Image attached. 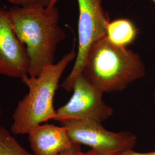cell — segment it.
Returning <instances> with one entry per match:
<instances>
[{
	"label": "cell",
	"instance_id": "1",
	"mask_svg": "<svg viewBox=\"0 0 155 155\" xmlns=\"http://www.w3.org/2000/svg\"><path fill=\"white\" fill-rule=\"evenodd\" d=\"M8 11L13 29L28 54V75L38 77L45 67L55 63L57 47L66 38L59 25V11L55 5L14 6Z\"/></svg>",
	"mask_w": 155,
	"mask_h": 155
},
{
	"label": "cell",
	"instance_id": "2",
	"mask_svg": "<svg viewBox=\"0 0 155 155\" xmlns=\"http://www.w3.org/2000/svg\"><path fill=\"white\" fill-rule=\"evenodd\" d=\"M82 74L102 93L121 91L146 74L139 54L110 43L106 35L90 50Z\"/></svg>",
	"mask_w": 155,
	"mask_h": 155
},
{
	"label": "cell",
	"instance_id": "3",
	"mask_svg": "<svg viewBox=\"0 0 155 155\" xmlns=\"http://www.w3.org/2000/svg\"><path fill=\"white\" fill-rule=\"evenodd\" d=\"M76 56L75 49L72 48L56 63L45 67L38 77L25 75L21 79L29 91L19 101L13 112L12 133L28 134L42 123L55 119L54 99L59 81Z\"/></svg>",
	"mask_w": 155,
	"mask_h": 155
},
{
	"label": "cell",
	"instance_id": "4",
	"mask_svg": "<svg viewBox=\"0 0 155 155\" xmlns=\"http://www.w3.org/2000/svg\"><path fill=\"white\" fill-rule=\"evenodd\" d=\"M79 6L78 50L72 70L61 84L67 91H71L76 78L83 70L90 50L94 43L104 37L109 20L102 6V0H77Z\"/></svg>",
	"mask_w": 155,
	"mask_h": 155
},
{
	"label": "cell",
	"instance_id": "5",
	"mask_svg": "<svg viewBox=\"0 0 155 155\" xmlns=\"http://www.w3.org/2000/svg\"><path fill=\"white\" fill-rule=\"evenodd\" d=\"M74 143L89 146L101 155H121L133 150L137 138L129 132H113L102 123L86 120H67L61 122Z\"/></svg>",
	"mask_w": 155,
	"mask_h": 155
},
{
	"label": "cell",
	"instance_id": "6",
	"mask_svg": "<svg viewBox=\"0 0 155 155\" xmlns=\"http://www.w3.org/2000/svg\"><path fill=\"white\" fill-rule=\"evenodd\" d=\"M73 93L65 105L56 110L54 120L105 121L113 113V109L102 98V93L81 74L75 79Z\"/></svg>",
	"mask_w": 155,
	"mask_h": 155
},
{
	"label": "cell",
	"instance_id": "7",
	"mask_svg": "<svg viewBox=\"0 0 155 155\" xmlns=\"http://www.w3.org/2000/svg\"><path fill=\"white\" fill-rule=\"evenodd\" d=\"M29 69L25 46L13 29L8 10L0 6V75L21 79Z\"/></svg>",
	"mask_w": 155,
	"mask_h": 155
},
{
	"label": "cell",
	"instance_id": "8",
	"mask_svg": "<svg viewBox=\"0 0 155 155\" xmlns=\"http://www.w3.org/2000/svg\"><path fill=\"white\" fill-rule=\"evenodd\" d=\"M28 134L34 155H59L73 143L63 126L41 124Z\"/></svg>",
	"mask_w": 155,
	"mask_h": 155
},
{
	"label": "cell",
	"instance_id": "9",
	"mask_svg": "<svg viewBox=\"0 0 155 155\" xmlns=\"http://www.w3.org/2000/svg\"><path fill=\"white\" fill-rule=\"evenodd\" d=\"M138 29L132 21L127 18H118L109 22L106 37L113 45L127 47L136 39Z\"/></svg>",
	"mask_w": 155,
	"mask_h": 155
},
{
	"label": "cell",
	"instance_id": "10",
	"mask_svg": "<svg viewBox=\"0 0 155 155\" xmlns=\"http://www.w3.org/2000/svg\"><path fill=\"white\" fill-rule=\"evenodd\" d=\"M0 155H34L19 144L5 127L0 125Z\"/></svg>",
	"mask_w": 155,
	"mask_h": 155
},
{
	"label": "cell",
	"instance_id": "11",
	"mask_svg": "<svg viewBox=\"0 0 155 155\" xmlns=\"http://www.w3.org/2000/svg\"><path fill=\"white\" fill-rule=\"evenodd\" d=\"M14 6L21 7L41 6L48 7L55 5L58 0H6Z\"/></svg>",
	"mask_w": 155,
	"mask_h": 155
},
{
	"label": "cell",
	"instance_id": "12",
	"mask_svg": "<svg viewBox=\"0 0 155 155\" xmlns=\"http://www.w3.org/2000/svg\"><path fill=\"white\" fill-rule=\"evenodd\" d=\"M81 145L80 144L73 143L68 149L64 150L59 155H84Z\"/></svg>",
	"mask_w": 155,
	"mask_h": 155
},
{
	"label": "cell",
	"instance_id": "13",
	"mask_svg": "<svg viewBox=\"0 0 155 155\" xmlns=\"http://www.w3.org/2000/svg\"><path fill=\"white\" fill-rule=\"evenodd\" d=\"M121 155H155V151L146 153H140L134 151L133 150H127Z\"/></svg>",
	"mask_w": 155,
	"mask_h": 155
},
{
	"label": "cell",
	"instance_id": "14",
	"mask_svg": "<svg viewBox=\"0 0 155 155\" xmlns=\"http://www.w3.org/2000/svg\"><path fill=\"white\" fill-rule=\"evenodd\" d=\"M84 155H101L95 152L94 151H93V150H90L88 152H84Z\"/></svg>",
	"mask_w": 155,
	"mask_h": 155
},
{
	"label": "cell",
	"instance_id": "15",
	"mask_svg": "<svg viewBox=\"0 0 155 155\" xmlns=\"http://www.w3.org/2000/svg\"><path fill=\"white\" fill-rule=\"evenodd\" d=\"M1 107H0V117H1Z\"/></svg>",
	"mask_w": 155,
	"mask_h": 155
},
{
	"label": "cell",
	"instance_id": "16",
	"mask_svg": "<svg viewBox=\"0 0 155 155\" xmlns=\"http://www.w3.org/2000/svg\"><path fill=\"white\" fill-rule=\"evenodd\" d=\"M152 1H153V2H155V0H152Z\"/></svg>",
	"mask_w": 155,
	"mask_h": 155
}]
</instances>
